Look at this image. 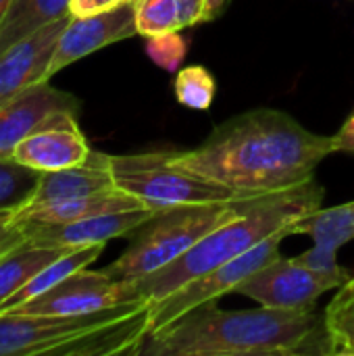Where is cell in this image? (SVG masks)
Instances as JSON below:
<instances>
[{"label": "cell", "mask_w": 354, "mask_h": 356, "mask_svg": "<svg viewBox=\"0 0 354 356\" xmlns=\"http://www.w3.org/2000/svg\"><path fill=\"white\" fill-rule=\"evenodd\" d=\"M332 152V138L288 113L255 108L217 125L196 148L169 152V163L244 196H265L311 181Z\"/></svg>", "instance_id": "cell-1"}, {"label": "cell", "mask_w": 354, "mask_h": 356, "mask_svg": "<svg viewBox=\"0 0 354 356\" xmlns=\"http://www.w3.org/2000/svg\"><path fill=\"white\" fill-rule=\"evenodd\" d=\"M144 356L328 355L323 319L313 309L221 311L207 302L146 336Z\"/></svg>", "instance_id": "cell-2"}, {"label": "cell", "mask_w": 354, "mask_h": 356, "mask_svg": "<svg viewBox=\"0 0 354 356\" xmlns=\"http://www.w3.org/2000/svg\"><path fill=\"white\" fill-rule=\"evenodd\" d=\"M323 188L315 177L303 186L252 198L242 215L219 225L173 263L142 277L125 280L134 300L159 302L188 282L244 254L269 236L292 227L298 219L321 209Z\"/></svg>", "instance_id": "cell-3"}, {"label": "cell", "mask_w": 354, "mask_h": 356, "mask_svg": "<svg viewBox=\"0 0 354 356\" xmlns=\"http://www.w3.org/2000/svg\"><path fill=\"white\" fill-rule=\"evenodd\" d=\"M150 334V300L86 315L0 313V356L138 355Z\"/></svg>", "instance_id": "cell-4"}, {"label": "cell", "mask_w": 354, "mask_h": 356, "mask_svg": "<svg viewBox=\"0 0 354 356\" xmlns=\"http://www.w3.org/2000/svg\"><path fill=\"white\" fill-rule=\"evenodd\" d=\"M250 200L252 198L161 211L140 227V234L131 240L127 250L102 271L115 280H134L159 271L179 259L207 234L242 215Z\"/></svg>", "instance_id": "cell-5"}, {"label": "cell", "mask_w": 354, "mask_h": 356, "mask_svg": "<svg viewBox=\"0 0 354 356\" xmlns=\"http://www.w3.org/2000/svg\"><path fill=\"white\" fill-rule=\"evenodd\" d=\"M111 171L119 190L156 213L177 207L255 198L171 165L169 152L111 156Z\"/></svg>", "instance_id": "cell-6"}, {"label": "cell", "mask_w": 354, "mask_h": 356, "mask_svg": "<svg viewBox=\"0 0 354 356\" xmlns=\"http://www.w3.org/2000/svg\"><path fill=\"white\" fill-rule=\"evenodd\" d=\"M288 236H292L290 227L269 236L267 240H263L255 248H250L244 254L219 265L217 269L188 282L186 286H182L179 290H175L167 298H163L159 302H150V334L171 325L173 321L184 317L186 313H190V311H194L207 302H215L217 298H221L230 292H236V288L244 280L255 275L267 263L282 257L280 244Z\"/></svg>", "instance_id": "cell-7"}, {"label": "cell", "mask_w": 354, "mask_h": 356, "mask_svg": "<svg viewBox=\"0 0 354 356\" xmlns=\"http://www.w3.org/2000/svg\"><path fill=\"white\" fill-rule=\"evenodd\" d=\"M351 277L348 269L323 273L307 267L298 257H277L244 280L236 288V294L248 296L261 307L271 309H313L323 294L342 288Z\"/></svg>", "instance_id": "cell-8"}, {"label": "cell", "mask_w": 354, "mask_h": 356, "mask_svg": "<svg viewBox=\"0 0 354 356\" xmlns=\"http://www.w3.org/2000/svg\"><path fill=\"white\" fill-rule=\"evenodd\" d=\"M123 302H134L125 280H115L108 273L81 269L48 292L31 298L29 302L8 311L23 315H86Z\"/></svg>", "instance_id": "cell-9"}, {"label": "cell", "mask_w": 354, "mask_h": 356, "mask_svg": "<svg viewBox=\"0 0 354 356\" xmlns=\"http://www.w3.org/2000/svg\"><path fill=\"white\" fill-rule=\"evenodd\" d=\"M90 154L92 148L77 125V113L56 111L44 125L17 144L13 159L44 173L81 165Z\"/></svg>", "instance_id": "cell-10"}, {"label": "cell", "mask_w": 354, "mask_h": 356, "mask_svg": "<svg viewBox=\"0 0 354 356\" xmlns=\"http://www.w3.org/2000/svg\"><path fill=\"white\" fill-rule=\"evenodd\" d=\"M131 35H138L136 0L117 6L113 10H104L88 17H71L56 42L48 77H52L54 73L69 67L75 60L104 46L127 40Z\"/></svg>", "instance_id": "cell-11"}, {"label": "cell", "mask_w": 354, "mask_h": 356, "mask_svg": "<svg viewBox=\"0 0 354 356\" xmlns=\"http://www.w3.org/2000/svg\"><path fill=\"white\" fill-rule=\"evenodd\" d=\"M156 211L152 209H129V211H115L102 213L94 217H86L71 223L61 225H33L23 227L25 240L44 244V246H65V248H79L92 244H106L108 240L129 236L138 232L144 223H148Z\"/></svg>", "instance_id": "cell-12"}, {"label": "cell", "mask_w": 354, "mask_h": 356, "mask_svg": "<svg viewBox=\"0 0 354 356\" xmlns=\"http://www.w3.org/2000/svg\"><path fill=\"white\" fill-rule=\"evenodd\" d=\"M79 100L67 92L38 81L0 108V159H13L21 140L33 134L56 111H75Z\"/></svg>", "instance_id": "cell-13"}, {"label": "cell", "mask_w": 354, "mask_h": 356, "mask_svg": "<svg viewBox=\"0 0 354 356\" xmlns=\"http://www.w3.org/2000/svg\"><path fill=\"white\" fill-rule=\"evenodd\" d=\"M71 17L50 23L48 27L40 29L38 33L0 54V108L29 86L50 79V60L56 42Z\"/></svg>", "instance_id": "cell-14"}, {"label": "cell", "mask_w": 354, "mask_h": 356, "mask_svg": "<svg viewBox=\"0 0 354 356\" xmlns=\"http://www.w3.org/2000/svg\"><path fill=\"white\" fill-rule=\"evenodd\" d=\"M115 179L111 171V154L94 152L81 165L58 169V171H44L40 175L38 190L29 204H44V202H58L81 198L106 190H115Z\"/></svg>", "instance_id": "cell-15"}, {"label": "cell", "mask_w": 354, "mask_h": 356, "mask_svg": "<svg viewBox=\"0 0 354 356\" xmlns=\"http://www.w3.org/2000/svg\"><path fill=\"white\" fill-rule=\"evenodd\" d=\"M142 207L144 204L140 200L115 188V190L81 196V198H71V200L27 204L19 213L13 215V221L21 229L33 227V225H61V223H71V221H79L86 217L102 215V213L129 211V209H142Z\"/></svg>", "instance_id": "cell-16"}, {"label": "cell", "mask_w": 354, "mask_h": 356, "mask_svg": "<svg viewBox=\"0 0 354 356\" xmlns=\"http://www.w3.org/2000/svg\"><path fill=\"white\" fill-rule=\"evenodd\" d=\"M67 17H71V0H10L0 23V54Z\"/></svg>", "instance_id": "cell-17"}, {"label": "cell", "mask_w": 354, "mask_h": 356, "mask_svg": "<svg viewBox=\"0 0 354 356\" xmlns=\"http://www.w3.org/2000/svg\"><path fill=\"white\" fill-rule=\"evenodd\" d=\"M73 248L65 246H44L35 242H21L0 259V309L15 296L27 282H31L44 267L65 257Z\"/></svg>", "instance_id": "cell-18"}, {"label": "cell", "mask_w": 354, "mask_h": 356, "mask_svg": "<svg viewBox=\"0 0 354 356\" xmlns=\"http://www.w3.org/2000/svg\"><path fill=\"white\" fill-rule=\"evenodd\" d=\"M104 244H92V246H79V248H73L71 252H67L65 257L56 259L54 263H50L48 267H44L31 282H27L15 296H10L4 307L0 309V313H8L25 302H29L31 298L48 292L50 288H54L56 284H61L65 277L90 267L102 252Z\"/></svg>", "instance_id": "cell-19"}, {"label": "cell", "mask_w": 354, "mask_h": 356, "mask_svg": "<svg viewBox=\"0 0 354 356\" xmlns=\"http://www.w3.org/2000/svg\"><path fill=\"white\" fill-rule=\"evenodd\" d=\"M294 234H305L313 240V244L340 250L344 244L354 240V200L332 207V209H317L307 217L298 219L290 227Z\"/></svg>", "instance_id": "cell-20"}, {"label": "cell", "mask_w": 354, "mask_h": 356, "mask_svg": "<svg viewBox=\"0 0 354 356\" xmlns=\"http://www.w3.org/2000/svg\"><path fill=\"white\" fill-rule=\"evenodd\" d=\"M328 355L354 356V282L353 277L338 288L325 315Z\"/></svg>", "instance_id": "cell-21"}, {"label": "cell", "mask_w": 354, "mask_h": 356, "mask_svg": "<svg viewBox=\"0 0 354 356\" xmlns=\"http://www.w3.org/2000/svg\"><path fill=\"white\" fill-rule=\"evenodd\" d=\"M40 175L15 159H0V215H15L27 207L38 190Z\"/></svg>", "instance_id": "cell-22"}, {"label": "cell", "mask_w": 354, "mask_h": 356, "mask_svg": "<svg viewBox=\"0 0 354 356\" xmlns=\"http://www.w3.org/2000/svg\"><path fill=\"white\" fill-rule=\"evenodd\" d=\"M136 23L144 38L184 29L179 0H136Z\"/></svg>", "instance_id": "cell-23"}, {"label": "cell", "mask_w": 354, "mask_h": 356, "mask_svg": "<svg viewBox=\"0 0 354 356\" xmlns=\"http://www.w3.org/2000/svg\"><path fill=\"white\" fill-rule=\"evenodd\" d=\"M215 79L202 65H188L177 71L175 79V96L179 104L194 108V111H207L213 104L215 98Z\"/></svg>", "instance_id": "cell-24"}, {"label": "cell", "mask_w": 354, "mask_h": 356, "mask_svg": "<svg viewBox=\"0 0 354 356\" xmlns=\"http://www.w3.org/2000/svg\"><path fill=\"white\" fill-rule=\"evenodd\" d=\"M186 40L179 35V31H169V33H159L146 38V52L148 56L163 69L167 71H177L179 63L186 56Z\"/></svg>", "instance_id": "cell-25"}, {"label": "cell", "mask_w": 354, "mask_h": 356, "mask_svg": "<svg viewBox=\"0 0 354 356\" xmlns=\"http://www.w3.org/2000/svg\"><path fill=\"white\" fill-rule=\"evenodd\" d=\"M298 259L307 267H311L315 271H323V273H340V271H346L338 263V250H332V248H325V246H319V244H313V248H309L307 252L298 254Z\"/></svg>", "instance_id": "cell-26"}, {"label": "cell", "mask_w": 354, "mask_h": 356, "mask_svg": "<svg viewBox=\"0 0 354 356\" xmlns=\"http://www.w3.org/2000/svg\"><path fill=\"white\" fill-rule=\"evenodd\" d=\"M21 242H25V234L13 221V215H0V259Z\"/></svg>", "instance_id": "cell-27"}, {"label": "cell", "mask_w": 354, "mask_h": 356, "mask_svg": "<svg viewBox=\"0 0 354 356\" xmlns=\"http://www.w3.org/2000/svg\"><path fill=\"white\" fill-rule=\"evenodd\" d=\"M134 0H71V15L73 17H88L104 10H113Z\"/></svg>", "instance_id": "cell-28"}, {"label": "cell", "mask_w": 354, "mask_h": 356, "mask_svg": "<svg viewBox=\"0 0 354 356\" xmlns=\"http://www.w3.org/2000/svg\"><path fill=\"white\" fill-rule=\"evenodd\" d=\"M334 152H354V113L344 121L340 131L332 136Z\"/></svg>", "instance_id": "cell-29"}, {"label": "cell", "mask_w": 354, "mask_h": 356, "mask_svg": "<svg viewBox=\"0 0 354 356\" xmlns=\"http://www.w3.org/2000/svg\"><path fill=\"white\" fill-rule=\"evenodd\" d=\"M232 0H209V21L217 19L219 15H223V10L230 6Z\"/></svg>", "instance_id": "cell-30"}, {"label": "cell", "mask_w": 354, "mask_h": 356, "mask_svg": "<svg viewBox=\"0 0 354 356\" xmlns=\"http://www.w3.org/2000/svg\"><path fill=\"white\" fill-rule=\"evenodd\" d=\"M8 6H10V0H0V23H2V19H4V15H6Z\"/></svg>", "instance_id": "cell-31"}, {"label": "cell", "mask_w": 354, "mask_h": 356, "mask_svg": "<svg viewBox=\"0 0 354 356\" xmlns=\"http://www.w3.org/2000/svg\"><path fill=\"white\" fill-rule=\"evenodd\" d=\"M353 280H354V277H353Z\"/></svg>", "instance_id": "cell-32"}]
</instances>
